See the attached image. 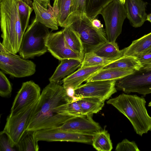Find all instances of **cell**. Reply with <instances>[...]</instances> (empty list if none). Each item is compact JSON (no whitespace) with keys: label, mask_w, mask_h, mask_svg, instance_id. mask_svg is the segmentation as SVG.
<instances>
[{"label":"cell","mask_w":151,"mask_h":151,"mask_svg":"<svg viewBox=\"0 0 151 151\" xmlns=\"http://www.w3.org/2000/svg\"><path fill=\"white\" fill-rule=\"evenodd\" d=\"M117 89L129 94L137 93L145 96L151 93V70L142 68L133 73L116 81Z\"/></svg>","instance_id":"obj_8"},{"label":"cell","mask_w":151,"mask_h":151,"mask_svg":"<svg viewBox=\"0 0 151 151\" xmlns=\"http://www.w3.org/2000/svg\"><path fill=\"white\" fill-rule=\"evenodd\" d=\"M1 0H0V1H1ZM38 1V0H37Z\"/></svg>","instance_id":"obj_43"},{"label":"cell","mask_w":151,"mask_h":151,"mask_svg":"<svg viewBox=\"0 0 151 151\" xmlns=\"http://www.w3.org/2000/svg\"><path fill=\"white\" fill-rule=\"evenodd\" d=\"M136 70L122 68L102 69L90 77L86 82L96 81H117L134 73Z\"/></svg>","instance_id":"obj_18"},{"label":"cell","mask_w":151,"mask_h":151,"mask_svg":"<svg viewBox=\"0 0 151 151\" xmlns=\"http://www.w3.org/2000/svg\"><path fill=\"white\" fill-rule=\"evenodd\" d=\"M32 5L35 18L38 22L52 30L58 29L56 19L47 8L44 7L37 0H33Z\"/></svg>","instance_id":"obj_21"},{"label":"cell","mask_w":151,"mask_h":151,"mask_svg":"<svg viewBox=\"0 0 151 151\" xmlns=\"http://www.w3.org/2000/svg\"><path fill=\"white\" fill-rule=\"evenodd\" d=\"M37 101L16 114H9L8 116L2 131L9 138L13 147L16 146L26 131L30 117Z\"/></svg>","instance_id":"obj_7"},{"label":"cell","mask_w":151,"mask_h":151,"mask_svg":"<svg viewBox=\"0 0 151 151\" xmlns=\"http://www.w3.org/2000/svg\"><path fill=\"white\" fill-rule=\"evenodd\" d=\"M38 1L44 7L48 9V5L50 4V0H38Z\"/></svg>","instance_id":"obj_38"},{"label":"cell","mask_w":151,"mask_h":151,"mask_svg":"<svg viewBox=\"0 0 151 151\" xmlns=\"http://www.w3.org/2000/svg\"><path fill=\"white\" fill-rule=\"evenodd\" d=\"M63 86L51 83L43 90L30 117L27 131L37 130L60 126L75 116L62 115L55 112L58 106L72 101Z\"/></svg>","instance_id":"obj_1"},{"label":"cell","mask_w":151,"mask_h":151,"mask_svg":"<svg viewBox=\"0 0 151 151\" xmlns=\"http://www.w3.org/2000/svg\"><path fill=\"white\" fill-rule=\"evenodd\" d=\"M122 3L124 4L125 2V0H119Z\"/></svg>","instance_id":"obj_41"},{"label":"cell","mask_w":151,"mask_h":151,"mask_svg":"<svg viewBox=\"0 0 151 151\" xmlns=\"http://www.w3.org/2000/svg\"><path fill=\"white\" fill-rule=\"evenodd\" d=\"M116 81H96L86 82L74 91L73 97L76 100L83 98H95L105 101L117 92Z\"/></svg>","instance_id":"obj_10"},{"label":"cell","mask_w":151,"mask_h":151,"mask_svg":"<svg viewBox=\"0 0 151 151\" xmlns=\"http://www.w3.org/2000/svg\"><path fill=\"white\" fill-rule=\"evenodd\" d=\"M0 2L1 43L10 52L16 54L19 51L25 33L20 19L18 0H1Z\"/></svg>","instance_id":"obj_3"},{"label":"cell","mask_w":151,"mask_h":151,"mask_svg":"<svg viewBox=\"0 0 151 151\" xmlns=\"http://www.w3.org/2000/svg\"><path fill=\"white\" fill-rule=\"evenodd\" d=\"M32 2L31 0H18L20 19L24 32L29 26L30 16L33 10Z\"/></svg>","instance_id":"obj_29"},{"label":"cell","mask_w":151,"mask_h":151,"mask_svg":"<svg viewBox=\"0 0 151 151\" xmlns=\"http://www.w3.org/2000/svg\"><path fill=\"white\" fill-rule=\"evenodd\" d=\"M82 62L79 60L73 59L60 60V63L49 78L50 82L58 83L62 79L71 74L80 67Z\"/></svg>","instance_id":"obj_20"},{"label":"cell","mask_w":151,"mask_h":151,"mask_svg":"<svg viewBox=\"0 0 151 151\" xmlns=\"http://www.w3.org/2000/svg\"><path fill=\"white\" fill-rule=\"evenodd\" d=\"M92 144L98 151H111L113 149L110 134L105 129H101L93 135Z\"/></svg>","instance_id":"obj_26"},{"label":"cell","mask_w":151,"mask_h":151,"mask_svg":"<svg viewBox=\"0 0 151 151\" xmlns=\"http://www.w3.org/2000/svg\"><path fill=\"white\" fill-rule=\"evenodd\" d=\"M151 49V32L133 41L128 47L122 50L123 56L137 57L146 54Z\"/></svg>","instance_id":"obj_19"},{"label":"cell","mask_w":151,"mask_h":151,"mask_svg":"<svg viewBox=\"0 0 151 151\" xmlns=\"http://www.w3.org/2000/svg\"><path fill=\"white\" fill-rule=\"evenodd\" d=\"M105 65L80 67L62 80L63 86L65 89L70 88L74 90L91 76L102 69Z\"/></svg>","instance_id":"obj_16"},{"label":"cell","mask_w":151,"mask_h":151,"mask_svg":"<svg viewBox=\"0 0 151 151\" xmlns=\"http://www.w3.org/2000/svg\"><path fill=\"white\" fill-rule=\"evenodd\" d=\"M72 0H54L53 6L50 4L48 9L56 19L59 26H68Z\"/></svg>","instance_id":"obj_17"},{"label":"cell","mask_w":151,"mask_h":151,"mask_svg":"<svg viewBox=\"0 0 151 151\" xmlns=\"http://www.w3.org/2000/svg\"><path fill=\"white\" fill-rule=\"evenodd\" d=\"M0 151H16L12 146L10 139L3 131L0 133Z\"/></svg>","instance_id":"obj_35"},{"label":"cell","mask_w":151,"mask_h":151,"mask_svg":"<svg viewBox=\"0 0 151 151\" xmlns=\"http://www.w3.org/2000/svg\"><path fill=\"white\" fill-rule=\"evenodd\" d=\"M124 5L131 25L136 28L142 26L146 20L147 2L143 0H125Z\"/></svg>","instance_id":"obj_15"},{"label":"cell","mask_w":151,"mask_h":151,"mask_svg":"<svg viewBox=\"0 0 151 151\" xmlns=\"http://www.w3.org/2000/svg\"><path fill=\"white\" fill-rule=\"evenodd\" d=\"M92 19L84 14L73 16L68 22V26L79 34L85 53L92 51L108 41L105 30L94 26Z\"/></svg>","instance_id":"obj_5"},{"label":"cell","mask_w":151,"mask_h":151,"mask_svg":"<svg viewBox=\"0 0 151 151\" xmlns=\"http://www.w3.org/2000/svg\"><path fill=\"white\" fill-rule=\"evenodd\" d=\"M57 113L62 115L73 116H84L82 114L78 101V100L64 104L55 109Z\"/></svg>","instance_id":"obj_30"},{"label":"cell","mask_w":151,"mask_h":151,"mask_svg":"<svg viewBox=\"0 0 151 151\" xmlns=\"http://www.w3.org/2000/svg\"><path fill=\"white\" fill-rule=\"evenodd\" d=\"M105 24L107 40L115 42L121 34L124 22L127 17L124 4L119 0H114L100 12Z\"/></svg>","instance_id":"obj_6"},{"label":"cell","mask_w":151,"mask_h":151,"mask_svg":"<svg viewBox=\"0 0 151 151\" xmlns=\"http://www.w3.org/2000/svg\"><path fill=\"white\" fill-rule=\"evenodd\" d=\"M10 52L0 53V68L4 73L16 78L31 76L36 72V65Z\"/></svg>","instance_id":"obj_9"},{"label":"cell","mask_w":151,"mask_h":151,"mask_svg":"<svg viewBox=\"0 0 151 151\" xmlns=\"http://www.w3.org/2000/svg\"><path fill=\"white\" fill-rule=\"evenodd\" d=\"M50 32L48 28L35 18L24 34L18 52L20 56L26 59L46 53V40Z\"/></svg>","instance_id":"obj_4"},{"label":"cell","mask_w":151,"mask_h":151,"mask_svg":"<svg viewBox=\"0 0 151 151\" xmlns=\"http://www.w3.org/2000/svg\"><path fill=\"white\" fill-rule=\"evenodd\" d=\"M92 23L93 25L98 28H103V25L101 23V21L96 18L92 19Z\"/></svg>","instance_id":"obj_37"},{"label":"cell","mask_w":151,"mask_h":151,"mask_svg":"<svg viewBox=\"0 0 151 151\" xmlns=\"http://www.w3.org/2000/svg\"><path fill=\"white\" fill-rule=\"evenodd\" d=\"M137 58L143 67L151 63V53L145 54Z\"/></svg>","instance_id":"obj_36"},{"label":"cell","mask_w":151,"mask_h":151,"mask_svg":"<svg viewBox=\"0 0 151 151\" xmlns=\"http://www.w3.org/2000/svg\"><path fill=\"white\" fill-rule=\"evenodd\" d=\"M106 103L114 107L128 119L137 134L142 137L151 131V116L147 112L144 97L122 93L109 99Z\"/></svg>","instance_id":"obj_2"},{"label":"cell","mask_w":151,"mask_h":151,"mask_svg":"<svg viewBox=\"0 0 151 151\" xmlns=\"http://www.w3.org/2000/svg\"><path fill=\"white\" fill-rule=\"evenodd\" d=\"M143 67L137 57L123 56L113 62L105 65L102 69L122 68L139 71Z\"/></svg>","instance_id":"obj_25"},{"label":"cell","mask_w":151,"mask_h":151,"mask_svg":"<svg viewBox=\"0 0 151 151\" xmlns=\"http://www.w3.org/2000/svg\"><path fill=\"white\" fill-rule=\"evenodd\" d=\"M116 151H140L135 142L130 141L125 139L117 144L115 149Z\"/></svg>","instance_id":"obj_34"},{"label":"cell","mask_w":151,"mask_h":151,"mask_svg":"<svg viewBox=\"0 0 151 151\" xmlns=\"http://www.w3.org/2000/svg\"><path fill=\"white\" fill-rule=\"evenodd\" d=\"M85 1V0H72L68 26L69 19L72 17L86 14Z\"/></svg>","instance_id":"obj_32"},{"label":"cell","mask_w":151,"mask_h":151,"mask_svg":"<svg viewBox=\"0 0 151 151\" xmlns=\"http://www.w3.org/2000/svg\"><path fill=\"white\" fill-rule=\"evenodd\" d=\"M35 131H26L16 146L18 150H39V147L38 143V141L35 137Z\"/></svg>","instance_id":"obj_27"},{"label":"cell","mask_w":151,"mask_h":151,"mask_svg":"<svg viewBox=\"0 0 151 151\" xmlns=\"http://www.w3.org/2000/svg\"><path fill=\"white\" fill-rule=\"evenodd\" d=\"M40 91L39 85L32 81L23 83L14 100L10 114H16L37 101L40 96Z\"/></svg>","instance_id":"obj_13"},{"label":"cell","mask_w":151,"mask_h":151,"mask_svg":"<svg viewBox=\"0 0 151 151\" xmlns=\"http://www.w3.org/2000/svg\"><path fill=\"white\" fill-rule=\"evenodd\" d=\"M114 61L100 57L92 52H86L80 67L106 65Z\"/></svg>","instance_id":"obj_31"},{"label":"cell","mask_w":151,"mask_h":151,"mask_svg":"<svg viewBox=\"0 0 151 151\" xmlns=\"http://www.w3.org/2000/svg\"><path fill=\"white\" fill-rule=\"evenodd\" d=\"M78 101L83 115H93L101 110L104 104L105 101L95 98H83Z\"/></svg>","instance_id":"obj_24"},{"label":"cell","mask_w":151,"mask_h":151,"mask_svg":"<svg viewBox=\"0 0 151 151\" xmlns=\"http://www.w3.org/2000/svg\"><path fill=\"white\" fill-rule=\"evenodd\" d=\"M48 51L60 60L68 59H76L82 61L84 57L74 51L65 38L62 30L50 32L46 42Z\"/></svg>","instance_id":"obj_12"},{"label":"cell","mask_w":151,"mask_h":151,"mask_svg":"<svg viewBox=\"0 0 151 151\" xmlns=\"http://www.w3.org/2000/svg\"><path fill=\"white\" fill-rule=\"evenodd\" d=\"M151 53V49L149 50L146 53Z\"/></svg>","instance_id":"obj_42"},{"label":"cell","mask_w":151,"mask_h":151,"mask_svg":"<svg viewBox=\"0 0 151 151\" xmlns=\"http://www.w3.org/2000/svg\"><path fill=\"white\" fill-rule=\"evenodd\" d=\"M92 116H74L58 127L63 130L94 135L102 129L99 124L93 120Z\"/></svg>","instance_id":"obj_14"},{"label":"cell","mask_w":151,"mask_h":151,"mask_svg":"<svg viewBox=\"0 0 151 151\" xmlns=\"http://www.w3.org/2000/svg\"><path fill=\"white\" fill-rule=\"evenodd\" d=\"M146 20L148 21L151 23V13L147 15Z\"/></svg>","instance_id":"obj_40"},{"label":"cell","mask_w":151,"mask_h":151,"mask_svg":"<svg viewBox=\"0 0 151 151\" xmlns=\"http://www.w3.org/2000/svg\"><path fill=\"white\" fill-rule=\"evenodd\" d=\"M114 0H85L86 14L93 19L96 18L101 11Z\"/></svg>","instance_id":"obj_28"},{"label":"cell","mask_w":151,"mask_h":151,"mask_svg":"<svg viewBox=\"0 0 151 151\" xmlns=\"http://www.w3.org/2000/svg\"><path fill=\"white\" fill-rule=\"evenodd\" d=\"M12 88L10 81L1 70L0 71V95L7 97L11 94Z\"/></svg>","instance_id":"obj_33"},{"label":"cell","mask_w":151,"mask_h":151,"mask_svg":"<svg viewBox=\"0 0 151 151\" xmlns=\"http://www.w3.org/2000/svg\"><path fill=\"white\" fill-rule=\"evenodd\" d=\"M35 136L38 141H66L92 144L93 135L63 130L58 127L35 131Z\"/></svg>","instance_id":"obj_11"},{"label":"cell","mask_w":151,"mask_h":151,"mask_svg":"<svg viewBox=\"0 0 151 151\" xmlns=\"http://www.w3.org/2000/svg\"><path fill=\"white\" fill-rule=\"evenodd\" d=\"M62 30L65 40L70 48L75 52L84 56V47L78 33L70 26Z\"/></svg>","instance_id":"obj_23"},{"label":"cell","mask_w":151,"mask_h":151,"mask_svg":"<svg viewBox=\"0 0 151 151\" xmlns=\"http://www.w3.org/2000/svg\"><path fill=\"white\" fill-rule=\"evenodd\" d=\"M142 68L146 71L151 70V63L144 67Z\"/></svg>","instance_id":"obj_39"},{"label":"cell","mask_w":151,"mask_h":151,"mask_svg":"<svg viewBox=\"0 0 151 151\" xmlns=\"http://www.w3.org/2000/svg\"><path fill=\"white\" fill-rule=\"evenodd\" d=\"M91 52L100 57L113 61L123 56L122 51L119 50L116 42L107 41Z\"/></svg>","instance_id":"obj_22"}]
</instances>
